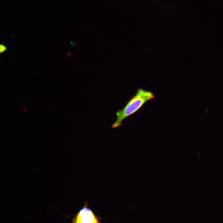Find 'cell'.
Wrapping results in <instances>:
<instances>
[{
    "mask_svg": "<svg viewBox=\"0 0 223 223\" xmlns=\"http://www.w3.org/2000/svg\"><path fill=\"white\" fill-rule=\"evenodd\" d=\"M100 219L85 203L75 215L72 223H100Z\"/></svg>",
    "mask_w": 223,
    "mask_h": 223,
    "instance_id": "7a4b0ae2",
    "label": "cell"
},
{
    "mask_svg": "<svg viewBox=\"0 0 223 223\" xmlns=\"http://www.w3.org/2000/svg\"><path fill=\"white\" fill-rule=\"evenodd\" d=\"M7 49V48L5 45L2 44H0V53L1 54L3 53L6 51Z\"/></svg>",
    "mask_w": 223,
    "mask_h": 223,
    "instance_id": "3957f363",
    "label": "cell"
},
{
    "mask_svg": "<svg viewBox=\"0 0 223 223\" xmlns=\"http://www.w3.org/2000/svg\"><path fill=\"white\" fill-rule=\"evenodd\" d=\"M154 97V94L151 92L142 88L138 89L135 95L128 101L124 108L116 112V119L112 124V127L115 128L121 126L124 120L135 113L145 103Z\"/></svg>",
    "mask_w": 223,
    "mask_h": 223,
    "instance_id": "6da1fadb",
    "label": "cell"
}]
</instances>
